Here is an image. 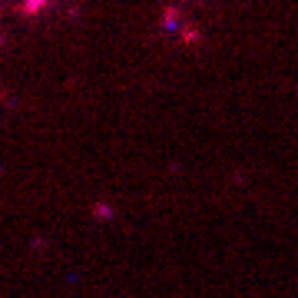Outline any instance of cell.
<instances>
[{
    "mask_svg": "<svg viewBox=\"0 0 298 298\" xmlns=\"http://www.w3.org/2000/svg\"><path fill=\"white\" fill-rule=\"evenodd\" d=\"M43 4H47V0H27V4H23V14H37Z\"/></svg>",
    "mask_w": 298,
    "mask_h": 298,
    "instance_id": "6da1fadb",
    "label": "cell"
}]
</instances>
